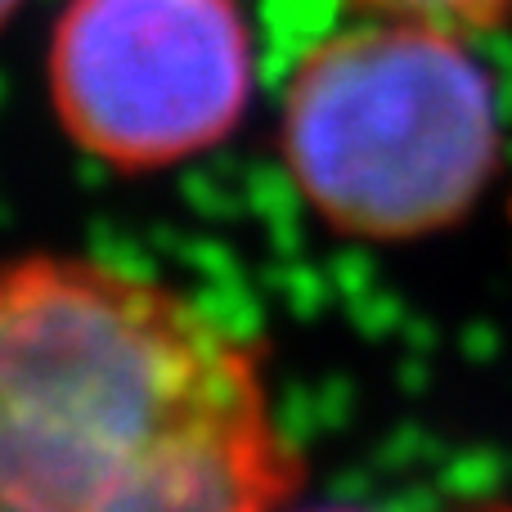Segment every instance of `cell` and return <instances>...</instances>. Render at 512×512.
Listing matches in <instances>:
<instances>
[{
  "mask_svg": "<svg viewBox=\"0 0 512 512\" xmlns=\"http://www.w3.org/2000/svg\"><path fill=\"white\" fill-rule=\"evenodd\" d=\"M27 5H32V0H0V32H5V27L14 23V18L23 14Z\"/></svg>",
  "mask_w": 512,
  "mask_h": 512,
  "instance_id": "cell-5",
  "label": "cell"
},
{
  "mask_svg": "<svg viewBox=\"0 0 512 512\" xmlns=\"http://www.w3.org/2000/svg\"><path fill=\"white\" fill-rule=\"evenodd\" d=\"M360 14H387V18H418L463 32L472 41L490 32H504L512 23V0H351Z\"/></svg>",
  "mask_w": 512,
  "mask_h": 512,
  "instance_id": "cell-4",
  "label": "cell"
},
{
  "mask_svg": "<svg viewBox=\"0 0 512 512\" xmlns=\"http://www.w3.org/2000/svg\"><path fill=\"white\" fill-rule=\"evenodd\" d=\"M256 95L248 0H59L45 99L108 176H162L234 140Z\"/></svg>",
  "mask_w": 512,
  "mask_h": 512,
  "instance_id": "cell-3",
  "label": "cell"
},
{
  "mask_svg": "<svg viewBox=\"0 0 512 512\" xmlns=\"http://www.w3.org/2000/svg\"><path fill=\"white\" fill-rule=\"evenodd\" d=\"M499 95L472 36L364 14L315 41L279 95V162L328 234L400 248L472 216L499 171Z\"/></svg>",
  "mask_w": 512,
  "mask_h": 512,
  "instance_id": "cell-2",
  "label": "cell"
},
{
  "mask_svg": "<svg viewBox=\"0 0 512 512\" xmlns=\"http://www.w3.org/2000/svg\"><path fill=\"white\" fill-rule=\"evenodd\" d=\"M283 512H373L360 504H310V508H283Z\"/></svg>",
  "mask_w": 512,
  "mask_h": 512,
  "instance_id": "cell-6",
  "label": "cell"
},
{
  "mask_svg": "<svg viewBox=\"0 0 512 512\" xmlns=\"http://www.w3.org/2000/svg\"><path fill=\"white\" fill-rule=\"evenodd\" d=\"M270 346L95 252L0 256V512H283Z\"/></svg>",
  "mask_w": 512,
  "mask_h": 512,
  "instance_id": "cell-1",
  "label": "cell"
}]
</instances>
